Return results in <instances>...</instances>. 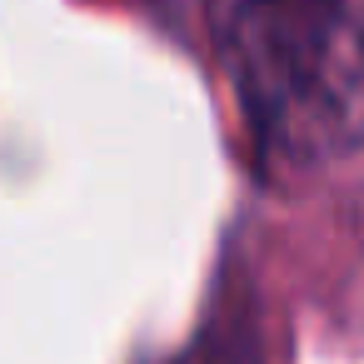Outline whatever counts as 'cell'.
<instances>
[{
  "mask_svg": "<svg viewBox=\"0 0 364 364\" xmlns=\"http://www.w3.org/2000/svg\"><path fill=\"white\" fill-rule=\"evenodd\" d=\"M215 36L264 150L324 160L364 140V0H215Z\"/></svg>",
  "mask_w": 364,
  "mask_h": 364,
  "instance_id": "1",
  "label": "cell"
}]
</instances>
